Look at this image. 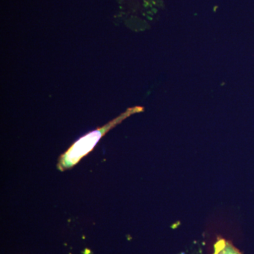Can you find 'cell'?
<instances>
[{
	"label": "cell",
	"mask_w": 254,
	"mask_h": 254,
	"mask_svg": "<svg viewBox=\"0 0 254 254\" xmlns=\"http://www.w3.org/2000/svg\"><path fill=\"white\" fill-rule=\"evenodd\" d=\"M139 108L128 109L126 113L122 114L104 126L96 128L94 131H91L84 136L81 137L71 145L63 154L60 155L58 163V170L64 172L77 165L82 158L91 153L102 137L105 136L114 127L121 123L127 117L129 116L132 113L139 111Z\"/></svg>",
	"instance_id": "1"
},
{
	"label": "cell",
	"mask_w": 254,
	"mask_h": 254,
	"mask_svg": "<svg viewBox=\"0 0 254 254\" xmlns=\"http://www.w3.org/2000/svg\"><path fill=\"white\" fill-rule=\"evenodd\" d=\"M213 254H242L230 242L221 240L215 245Z\"/></svg>",
	"instance_id": "2"
}]
</instances>
